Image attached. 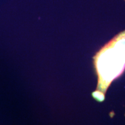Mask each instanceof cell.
<instances>
[{"instance_id":"obj_1","label":"cell","mask_w":125,"mask_h":125,"mask_svg":"<svg viewBox=\"0 0 125 125\" xmlns=\"http://www.w3.org/2000/svg\"></svg>"}]
</instances>
